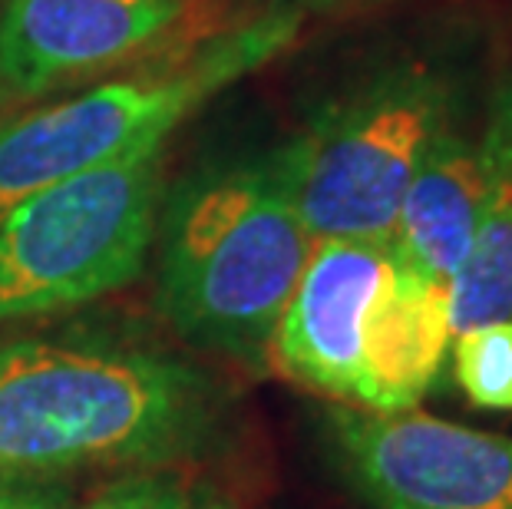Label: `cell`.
<instances>
[{
    "label": "cell",
    "mask_w": 512,
    "mask_h": 509,
    "mask_svg": "<svg viewBox=\"0 0 512 509\" xmlns=\"http://www.w3.org/2000/svg\"><path fill=\"white\" fill-rule=\"evenodd\" d=\"M209 427V387L149 351L17 341L0 351V476L159 463Z\"/></svg>",
    "instance_id": "obj_1"
},
{
    "label": "cell",
    "mask_w": 512,
    "mask_h": 509,
    "mask_svg": "<svg viewBox=\"0 0 512 509\" xmlns=\"http://www.w3.org/2000/svg\"><path fill=\"white\" fill-rule=\"evenodd\" d=\"M314 248L271 162L205 169L162 222L159 301L185 338L265 354Z\"/></svg>",
    "instance_id": "obj_2"
},
{
    "label": "cell",
    "mask_w": 512,
    "mask_h": 509,
    "mask_svg": "<svg viewBox=\"0 0 512 509\" xmlns=\"http://www.w3.org/2000/svg\"><path fill=\"white\" fill-rule=\"evenodd\" d=\"M301 24L298 10L265 7L245 24L166 53L129 80L93 86L0 126V219L53 182L162 146L182 119L281 57Z\"/></svg>",
    "instance_id": "obj_3"
},
{
    "label": "cell",
    "mask_w": 512,
    "mask_h": 509,
    "mask_svg": "<svg viewBox=\"0 0 512 509\" xmlns=\"http://www.w3.org/2000/svg\"><path fill=\"white\" fill-rule=\"evenodd\" d=\"M453 110V83L410 63L321 110L268 162L314 242L387 245L403 192Z\"/></svg>",
    "instance_id": "obj_4"
},
{
    "label": "cell",
    "mask_w": 512,
    "mask_h": 509,
    "mask_svg": "<svg viewBox=\"0 0 512 509\" xmlns=\"http://www.w3.org/2000/svg\"><path fill=\"white\" fill-rule=\"evenodd\" d=\"M162 146L76 172L0 219V321L37 318L126 288L143 272Z\"/></svg>",
    "instance_id": "obj_5"
},
{
    "label": "cell",
    "mask_w": 512,
    "mask_h": 509,
    "mask_svg": "<svg viewBox=\"0 0 512 509\" xmlns=\"http://www.w3.org/2000/svg\"><path fill=\"white\" fill-rule=\"evenodd\" d=\"M324 427L344 480L370 509H512L506 433L351 404H334Z\"/></svg>",
    "instance_id": "obj_6"
},
{
    "label": "cell",
    "mask_w": 512,
    "mask_h": 509,
    "mask_svg": "<svg viewBox=\"0 0 512 509\" xmlns=\"http://www.w3.org/2000/svg\"><path fill=\"white\" fill-rule=\"evenodd\" d=\"M202 7L205 0H4L0 83L24 100L166 50L199 24Z\"/></svg>",
    "instance_id": "obj_7"
},
{
    "label": "cell",
    "mask_w": 512,
    "mask_h": 509,
    "mask_svg": "<svg viewBox=\"0 0 512 509\" xmlns=\"http://www.w3.org/2000/svg\"><path fill=\"white\" fill-rule=\"evenodd\" d=\"M387 268V245L344 238L314 242L265 348L271 367L304 391L354 407L364 321Z\"/></svg>",
    "instance_id": "obj_8"
},
{
    "label": "cell",
    "mask_w": 512,
    "mask_h": 509,
    "mask_svg": "<svg viewBox=\"0 0 512 509\" xmlns=\"http://www.w3.org/2000/svg\"><path fill=\"white\" fill-rule=\"evenodd\" d=\"M450 285L420 278L390 258L364 321L357 404L377 414L417 410L453 344Z\"/></svg>",
    "instance_id": "obj_9"
},
{
    "label": "cell",
    "mask_w": 512,
    "mask_h": 509,
    "mask_svg": "<svg viewBox=\"0 0 512 509\" xmlns=\"http://www.w3.org/2000/svg\"><path fill=\"white\" fill-rule=\"evenodd\" d=\"M489 186V139L463 136L453 123L433 139L403 192L390 258L407 272L450 285L470 255Z\"/></svg>",
    "instance_id": "obj_10"
},
{
    "label": "cell",
    "mask_w": 512,
    "mask_h": 509,
    "mask_svg": "<svg viewBox=\"0 0 512 509\" xmlns=\"http://www.w3.org/2000/svg\"><path fill=\"white\" fill-rule=\"evenodd\" d=\"M483 129L489 139V186L470 255L450 281L453 334L512 321V86L496 100Z\"/></svg>",
    "instance_id": "obj_11"
},
{
    "label": "cell",
    "mask_w": 512,
    "mask_h": 509,
    "mask_svg": "<svg viewBox=\"0 0 512 509\" xmlns=\"http://www.w3.org/2000/svg\"><path fill=\"white\" fill-rule=\"evenodd\" d=\"M460 391L479 410H512V321L479 324L450 344Z\"/></svg>",
    "instance_id": "obj_12"
},
{
    "label": "cell",
    "mask_w": 512,
    "mask_h": 509,
    "mask_svg": "<svg viewBox=\"0 0 512 509\" xmlns=\"http://www.w3.org/2000/svg\"><path fill=\"white\" fill-rule=\"evenodd\" d=\"M189 496L172 476H129L83 509H189Z\"/></svg>",
    "instance_id": "obj_13"
},
{
    "label": "cell",
    "mask_w": 512,
    "mask_h": 509,
    "mask_svg": "<svg viewBox=\"0 0 512 509\" xmlns=\"http://www.w3.org/2000/svg\"><path fill=\"white\" fill-rule=\"evenodd\" d=\"M0 509H73L70 496L53 486L0 476Z\"/></svg>",
    "instance_id": "obj_14"
},
{
    "label": "cell",
    "mask_w": 512,
    "mask_h": 509,
    "mask_svg": "<svg viewBox=\"0 0 512 509\" xmlns=\"http://www.w3.org/2000/svg\"><path fill=\"white\" fill-rule=\"evenodd\" d=\"M347 4H361V0H268V7H288L298 14H311V10H337Z\"/></svg>",
    "instance_id": "obj_15"
},
{
    "label": "cell",
    "mask_w": 512,
    "mask_h": 509,
    "mask_svg": "<svg viewBox=\"0 0 512 509\" xmlns=\"http://www.w3.org/2000/svg\"><path fill=\"white\" fill-rule=\"evenodd\" d=\"M189 509H228V506L209 493H195V496H189Z\"/></svg>",
    "instance_id": "obj_16"
}]
</instances>
